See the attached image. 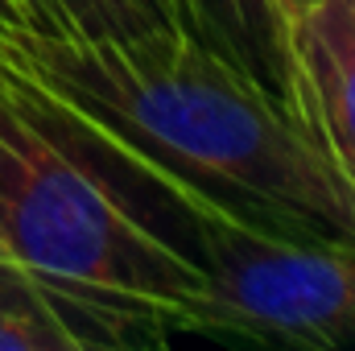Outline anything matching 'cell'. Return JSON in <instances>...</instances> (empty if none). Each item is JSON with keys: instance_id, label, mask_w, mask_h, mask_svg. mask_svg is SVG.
I'll use <instances>...</instances> for the list:
<instances>
[{"instance_id": "cell-1", "label": "cell", "mask_w": 355, "mask_h": 351, "mask_svg": "<svg viewBox=\"0 0 355 351\" xmlns=\"http://www.w3.org/2000/svg\"><path fill=\"white\" fill-rule=\"evenodd\" d=\"M0 75L174 207L207 198L268 228L355 244V190L297 116L174 25L137 37L0 25Z\"/></svg>"}, {"instance_id": "cell-2", "label": "cell", "mask_w": 355, "mask_h": 351, "mask_svg": "<svg viewBox=\"0 0 355 351\" xmlns=\"http://www.w3.org/2000/svg\"><path fill=\"white\" fill-rule=\"evenodd\" d=\"M0 257L37 277L79 348L190 331L202 268L116 190L83 149L0 79Z\"/></svg>"}, {"instance_id": "cell-3", "label": "cell", "mask_w": 355, "mask_h": 351, "mask_svg": "<svg viewBox=\"0 0 355 351\" xmlns=\"http://www.w3.org/2000/svg\"><path fill=\"white\" fill-rule=\"evenodd\" d=\"M202 293L190 331H232L302 348L355 335V244L244 219L207 198H178Z\"/></svg>"}, {"instance_id": "cell-4", "label": "cell", "mask_w": 355, "mask_h": 351, "mask_svg": "<svg viewBox=\"0 0 355 351\" xmlns=\"http://www.w3.org/2000/svg\"><path fill=\"white\" fill-rule=\"evenodd\" d=\"M293 116L355 190V0H314L285 17Z\"/></svg>"}, {"instance_id": "cell-5", "label": "cell", "mask_w": 355, "mask_h": 351, "mask_svg": "<svg viewBox=\"0 0 355 351\" xmlns=\"http://www.w3.org/2000/svg\"><path fill=\"white\" fill-rule=\"evenodd\" d=\"M170 8L186 37L240 67L285 112H293L289 37L277 0H170Z\"/></svg>"}, {"instance_id": "cell-6", "label": "cell", "mask_w": 355, "mask_h": 351, "mask_svg": "<svg viewBox=\"0 0 355 351\" xmlns=\"http://www.w3.org/2000/svg\"><path fill=\"white\" fill-rule=\"evenodd\" d=\"M0 351H83L58 298L0 257Z\"/></svg>"}, {"instance_id": "cell-7", "label": "cell", "mask_w": 355, "mask_h": 351, "mask_svg": "<svg viewBox=\"0 0 355 351\" xmlns=\"http://www.w3.org/2000/svg\"><path fill=\"white\" fill-rule=\"evenodd\" d=\"M42 29L71 37H137L145 29H166L132 0H33Z\"/></svg>"}, {"instance_id": "cell-8", "label": "cell", "mask_w": 355, "mask_h": 351, "mask_svg": "<svg viewBox=\"0 0 355 351\" xmlns=\"http://www.w3.org/2000/svg\"><path fill=\"white\" fill-rule=\"evenodd\" d=\"M0 25L4 29H17V25L42 29V12H37L33 0H0Z\"/></svg>"}, {"instance_id": "cell-9", "label": "cell", "mask_w": 355, "mask_h": 351, "mask_svg": "<svg viewBox=\"0 0 355 351\" xmlns=\"http://www.w3.org/2000/svg\"><path fill=\"white\" fill-rule=\"evenodd\" d=\"M141 12H149L157 25H174V8H170V0H132ZM178 29V25H174Z\"/></svg>"}, {"instance_id": "cell-10", "label": "cell", "mask_w": 355, "mask_h": 351, "mask_svg": "<svg viewBox=\"0 0 355 351\" xmlns=\"http://www.w3.org/2000/svg\"><path fill=\"white\" fill-rule=\"evenodd\" d=\"M277 4H281V12H285V17H293V12H302L306 4H314V0H277Z\"/></svg>"}]
</instances>
